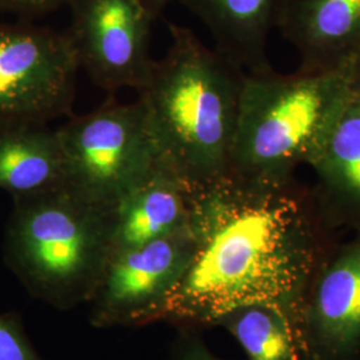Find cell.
Returning <instances> with one entry per match:
<instances>
[{
	"mask_svg": "<svg viewBox=\"0 0 360 360\" xmlns=\"http://www.w3.org/2000/svg\"><path fill=\"white\" fill-rule=\"evenodd\" d=\"M297 339L302 360H360V231L324 252L302 300Z\"/></svg>",
	"mask_w": 360,
	"mask_h": 360,
	"instance_id": "cell-9",
	"label": "cell"
},
{
	"mask_svg": "<svg viewBox=\"0 0 360 360\" xmlns=\"http://www.w3.org/2000/svg\"><path fill=\"white\" fill-rule=\"evenodd\" d=\"M210 31L215 50L245 72L271 70L267 41L282 0H179Z\"/></svg>",
	"mask_w": 360,
	"mask_h": 360,
	"instance_id": "cell-13",
	"label": "cell"
},
{
	"mask_svg": "<svg viewBox=\"0 0 360 360\" xmlns=\"http://www.w3.org/2000/svg\"><path fill=\"white\" fill-rule=\"evenodd\" d=\"M79 70L67 32L0 23V126L70 115Z\"/></svg>",
	"mask_w": 360,
	"mask_h": 360,
	"instance_id": "cell-6",
	"label": "cell"
},
{
	"mask_svg": "<svg viewBox=\"0 0 360 360\" xmlns=\"http://www.w3.org/2000/svg\"><path fill=\"white\" fill-rule=\"evenodd\" d=\"M195 330L196 328L181 330L174 351V360H223L207 347Z\"/></svg>",
	"mask_w": 360,
	"mask_h": 360,
	"instance_id": "cell-17",
	"label": "cell"
},
{
	"mask_svg": "<svg viewBox=\"0 0 360 360\" xmlns=\"http://www.w3.org/2000/svg\"><path fill=\"white\" fill-rule=\"evenodd\" d=\"M0 360H46L32 346L16 312L0 315Z\"/></svg>",
	"mask_w": 360,
	"mask_h": 360,
	"instance_id": "cell-16",
	"label": "cell"
},
{
	"mask_svg": "<svg viewBox=\"0 0 360 360\" xmlns=\"http://www.w3.org/2000/svg\"><path fill=\"white\" fill-rule=\"evenodd\" d=\"M67 32L79 67L101 89L141 90L150 77V31L155 15L146 0H70Z\"/></svg>",
	"mask_w": 360,
	"mask_h": 360,
	"instance_id": "cell-8",
	"label": "cell"
},
{
	"mask_svg": "<svg viewBox=\"0 0 360 360\" xmlns=\"http://www.w3.org/2000/svg\"><path fill=\"white\" fill-rule=\"evenodd\" d=\"M65 187L84 200L108 207L146 179L158 159L142 102L105 103L72 116L56 129Z\"/></svg>",
	"mask_w": 360,
	"mask_h": 360,
	"instance_id": "cell-5",
	"label": "cell"
},
{
	"mask_svg": "<svg viewBox=\"0 0 360 360\" xmlns=\"http://www.w3.org/2000/svg\"><path fill=\"white\" fill-rule=\"evenodd\" d=\"M108 257L107 207L65 187L13 199L4 260L31 295L60 309L90 302Z\"/></svg>",
	"mask_w": 360,
	"mask_h": 360,
	"instance_id": "cell-4",
	"label": "cell"
},
{
	"mask_svg": "<svg viewBox=\"0 0 360 360\" xmlns=\"http://www.w3.org/2000/svg\"><path fill=\"white\" fill-rule=\"evenodd\" d=\"M65 0H0V8L22 13L51 11Z\"/></svg>",
	"mask_w": 360,
	"mask_h": 360,
	"instance_id": "cell-18",
	"label": "cell"
},
{
	"mask_svg": "<svg viewBox=\"0 0 360 360\" xmlns=\"http://www.w3.org/2000/svg\"><path fill=\"white\" fill-rule=\"evenodd\" d=\"M195 190L156 165L150 175L107 207L110 254L191 227Z\"/></svg>",
	"mask_w": 360,
	"mask_h": 360,
	"instance_id": "cell-11",
	"label": "cell"
},
{
	"mask_svg": "<svg viewBox=\"0 0 360 360\" xmlns=\"http://www.w3.org/2000/svg\"><path fill=\"white\" fill-rule=\"evenodd\" d=\"M314 200L330 231H360V70L319 150L309 160Z\"/></svg>",
	"mask_w": 360,
	"mask_h": 360,
	"instance_id": "cell-10",
	"label": "cell"
},
{
	"mask_svg": "<svg viewBox=\"0 0 360 360\" xmlns=\"http://www.w3.org/2000/svg\"><path fill=\"white\" fill-rule=\"evenodd\" d=\"M65 179L56 129L46 124L0 126V190L19 199L62 188Z\"/></svg>",
	"mask_w": 360,
	"mask_h": 360,
	"instance_id": "cell-14",
	"label": "cell"
},
{
	"mask_svg": "<svg viewBox=\"0 0 360 360\" xmlns=\"http://www.w3.org/2000/svg\"><path fill=\"white\" fill-rule=\"evenodd\" d=\"M171 44L139 92L158 165L193 190L229 176L245 71L190 28L168 23Z\"/></svg>",
	"mask_w": 360,
	"mask_h": 360,
	"instance_id": "cell-2",
	"label": "cell"
},
{
	"mask_svg": "<svg viewBox=\"0 0 360 360\" xmlns=\"http://www.w3.org/2000/svg\"><path fill=\"white\" fill-rule=\"evenodd\" d=\"M195 250L191 227L110 254L90 299L96 327L138 326L160 316Z\"/></svg>",
	"mask_w": 360,
	"mask_h": 360,
	"instance_id": "cell-7",
	"label": "cell"
},
{
	"mask_svg": "<svg viewBox=\"0 0 360 360\" xmlns=\"http://www.w3.org/2000/svg\"><path fill=\"white\" fill-rule=\"evenodd\" d=\"M195 250L159 319L181 328L215 327L232 309L266 304L297 331L302 300L331 233L309 188L297 180L226 178L195 190Z\"/></svg>",
	"mask_w": 360,
	"mask_h": 360,
	"instance_id": "cell-1",
	"label": "cell"
},
{
	"mask_svg": "<svg viewBox=\"0 0 360 360\" xmlns=\"http://www.w3.org/2000/svg\"><path fill=\"white\" fill-rule=\"evenodd\" d=\"M217 326L235 338L247 360H302L295 324L281 309L242 306L226 314Z\"/></svg>",
	"mask_w": 360,
	"mask_h": 360,
	"instance_id": "cell-15",
	"label": "cell"
},
{
	"mask_svg": "<svg viewBox=\"0 0 360 360\" xmlns=\"http://www.w3.org/2000/svg\"><path fill=\"white\" fill-rule=\"evenodd\" d=\"M276 28L299 52L302 71L360 60V0H282Z\"/></svg>",
	"mask_w": 360,
	"mask_h": 360,
	"instance_id": "cell-12",
	"label": "cell"
},
{
	"mask_svg": "<svg viewBox=\"0 0 360 360\" xmlns=\"http://www.w3.org/2000/svg\"><path fill=\"white\" fill-rule=\"evenodd\" d=\"M169 1L171 0H146V3L148 4L150 10L154 13L155 18H158L162 13V11L167 7Z\"/></svg>",
	"mask_w": 360,
	"mask_h": 360,
	"instance_id": "cell-19",
	"label": "cell"
},
{
	"mask_svg": "<svg viewBox=\"0 0 360 360\" xmlns=\"http://www.w3.org/2000/svg\"><path fill=\"white\" fill-rule=\"evenodd\" d=\"M360 60L327 71L245 72L229 176L279 183L309 166L358 75Z\"/></svg>",
	"mask_w": 360,
	"mask_h": 360,
	"instance_id": "cell-3",
	"label": "cell"
}]
</instances>
